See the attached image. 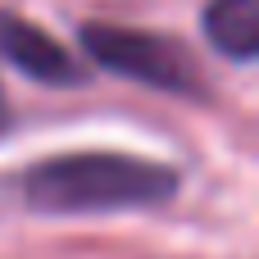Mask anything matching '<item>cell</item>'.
Segmentation results:
<instances>
[{"instance_id": "cell-4", "label": "cell", "mask_w": 259, "mask_h": 259, "mask_svg": "<svg viewBox=\"0 0 259 259\" xmlns=\"http://www.w3.org/2000/svg\"><path fill=\"white\" fill-rule=\"evenodd\" d=\"M205 36L228 59H255L259 55V0H209L205 9Z\"/></svg>"}, {"instance_id": "cell-3", "label": "cell", "mask_w": 259, "mask_h": 259, "mask_svg": "<svg viewBox=\"0 0 259 259\" xmlns=\"http://www.w3.org/2000/svg\"><path fill=\"white\" fill-rule=\"evenodd\" d=\"M0 55L32 82H46V87H77L87 73L77 64V55L68 46H59L46 27L27 23L23 14L14 9H0Z\"/></svg>"}, {"instance_id": "cell-1", "label": "cell", "mask_w": 259, "mask_h": 259, "mask_svg": "<svg viewBox=\"0 0 259 259\" xmlns=\"http://www.w3.org/2000/svg\"><path fill=\"white\" fill-rule=\"evenodd\" d=\"M182 191V173L118 150H73L50 155L27 168L23 196L36 214H109V209H155Z\"/></svg>"}, {"instance_id": "cell-5", "label": "cell", "mask_w": 259, "mask_h": 259, "mask_svg": "<svg viewBox=\"0 0 259 259\" xmlns=\"http://www.w3.org/2000/svg\"><path fill=\"white\" fill-rule=\"evenodd\" d=\"M9 127V105H5V91H0V132Z\"/></svg>"}, {"instance_id": "cell-2", "label": "cell", "mask_w": 259, "mask_h": 259, "mask_svg": "<svg viewBox=\"0 0 259 259\" xmlns=\"http://www.w3.org/2000/svg\"><path fill=\"white\" fill-rule=\"evenodd\" d=\"M82 50L141 87L168 91V96H200L205 77H200V59L168 32H146V27H127V23H82Z\"/></svg>"}]
</instances>
